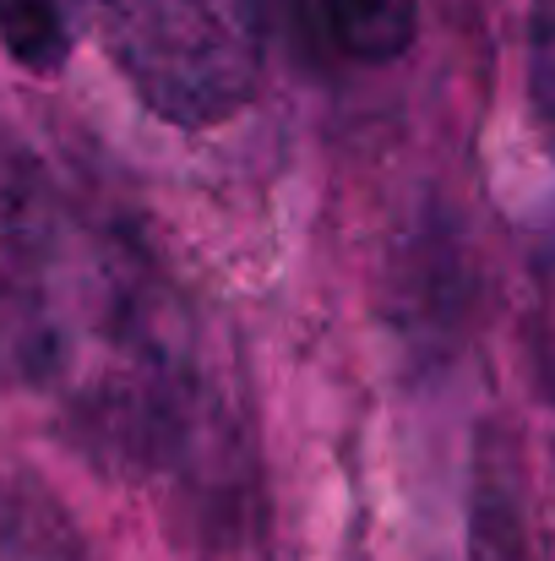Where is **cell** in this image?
<instances>
[{
    "label": "cell",
    "instance_id": "5b68a950",
    "mask_svg": "<svg viewBox=\"0 0 555 561\" xmlns=\"http://www.w3.org/2000/svg\"><path fill=\"white\" fill-rule=\"evenodd\" d=\"M88 22L93 0H0V44L33 77H55L71 60Z\"/></svg>",
    "mask_w": 555,
    "mask_h": 561
},
{
    "label": "cell",
    "instance_id": "8992f818",
    "mask_svg": "<svg viewBox=\"0 0 555 561\" xmlns=\"http://www.w3.org/2000/svg\"><path fill=\"white\" fill-rule=\"evenodd\" d=\"M333 38L355 60H397L414 44L419 0H322Z\"/></svg>",
    "mask_w": 555,
    "mask_h": 561
},
{
    "label": "cell",
    "instance_id": "6da1fadb",
    "mask_svg": "<svg viewBox=\"0 0 555 561\" xmlns=\"http://www.w3.org/2000/svg\"><path fill=\"white\" fill-rule=\"evenodd\" d=\"M44 387L115 463H164L196 420V360L164 278L115 234L71 229Z\"/></svg>",
    "mask_w": 555,
    "mask_h": 561
},
{
    "label": "cell",
    "instance_id": "52a82bcc",
    "mask_svg": "<svg viewBox=\"0 0 555 561\" xmlns=\"http://www.w3.org/2000/svg\"><path fill=\"white\" fill-rule=\"evenodd\" d=\"M529 93L555 126V0H534L529 11Z\"/></svg>",
    "mask_w": 555,
    "mask_h": 561
},
{
    "label": "cell",
    "instance_id": "ba28073f",
    "mask_svg": "<svg viewBox=\"0 0 555 561\" xmlns=\"http://www.w3.org/2000/svg\"><path fill=\"white\" fill-rule=\"evenodd\" d=\"M474 561H529L523 524L512 518L507 502H485L474 518Z\"/></svg>",
    "mask_w": 555,
    "mask_h": 561
},
{
    "label": "cell",
    "instance_id": "277c9868",
    "mask_svg": "<svg viewBox=\"0 0 555 561\" xmlns=\"http://www.w3.org/2000/svg\"><path fill=\"white\" fill-rule=\"evenodd\" d=\"M0 561H88L71 513L27 474H0Z\"/></svg>",
    "mask_w": 555,
    "mask_h": 561
},
{
    "label": "cell",
    "instance_id": "7a4b0ae2",
    "mask_svg": "<svg viewBox=\"0 0 555 561\" xmlns=\"http://www.w3.org/2000/svg\"><path fill=\"white\" fill-rule=\"evenodd\" d=\"M93 27L131 93L170 126H218L256 93V0H93Z\"/></svg>",
    "mask_w": 555,
    "mask_h": 561
},
{
    "label": "cell",
    "instance_id": "3957f363",
    "mask_svg": "<svg viewBox=\"0 0 555 561\" xmlns=\"http://www.w3.org/2000/svg\"><path fill=\"white\" fill-rule=\"evenodd\" d=\"M71 262V224L44 164L0 126V387L44 381Z\"/></svg>",
    "mask_w": 555,
    "mask_h": 561
},
{
    "label": "cell",
    "instance_id": "9c48e42d",
    "mask_svg": "<svg viewBox=\"0 0 555 561\" xmlns=\"http://www.w3.org/2000/svg\"><path fill=\"white\" fill-rule=\"evenodd\" d=\"M540 366H545V381L555 392V229L551 245H545V262H540Z\"/></svg>",
    "mask_w": 555,
    "mask_h": 561
}]
</instances>
